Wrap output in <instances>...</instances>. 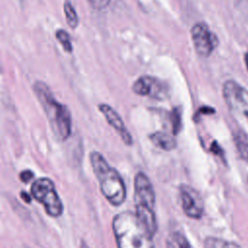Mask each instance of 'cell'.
Instances as JSON below:
<instances>
[{"label":"cell","mask_w":248,"mask_h":248,"mask_svg":"<svg viewBox=\"0 0 248 248\" xmlns=\"http://www.w3.org/2000/svg\"><path fill=\"white\" fill-rule=\"evenodd\" d=\"M34 93L42 105L53 134L60 140H66L72 133V116L67 106L59 103L46 83L37 80L33 85Z\"/></svg>","instance_id":"cell-1"},{"label":"cell","mask_w":248,"mask_h":248,"mask_svg":"<svg viewBox=\"0 0 248 248\" xmlns=\"http://www.w3.org/2000/svg\"><path fill=\"white\" fill-rule=\"evenodd\" d=\"M112 229L118 248H154L152 235L136 213L125 211L117 214Z\"/></svg>","instance_id":"cell-2"},{"label":"cell","mask_w":248,"mask_h":248,"mask_svg":"<svg viewBox=\"0 0 248 248\" xmlns=\"http://www.w3.org/2000/svg\"><path fill=\"white\" fill-rule=\"evenodd\" d=\"M90 162L106 199L113 205L123 203L126 198V188L118 171L110 167L103 155L97 151L91 152Z\"/></svg>","instance_id":"cell-3"},{"label":"cell","mask_w":248,"mask_h":248,"mask_svg":"<svg viewBox=\"0 0 248 248\" xmlns=\"http://www.w3.org/2000/svg\"><path fill=\"white\" fill-rule=\"evenodd\" d=\"M136 215L153 236L157 232V221L154 213L155 192L149 178L139 172L135 177Z\"/></svg>","instance_id":"cell-4"},{"label":"cell","mask_w":248,"mask_h":248,"mask_svg":"<svg viewBox=\"0 0 248 248\" xmlns=\"http://www.w3.org/2000/svg\"><path fill=\"white\" fill-rule=\"evenodd\" d=\"M32 196L44 204L46 213L52 217L62 214L63 204L52 181L46 177L39 178L31 186Z\"/></svg>","instance_id":"cell-5"},{"label":"cell","mask_w":248,"mask_h":248,"mask_svg":"<svg viewBox=\"0 0 248 248\" xmlns=\"http://www.w3.org/2000/svg\"><path fill=\"white\" fill-rule=\"evenodd\" d=\"M191 37L197 53L207 57L218 46V38L203 22L196 23L191 29Z\"/></svg>","instance_id":"cell-6"},{"label":"cell","mask_w":248,"mask_h":248,"mask_svg":"<svg viewBox=\"0 0 248 248\" xmlns=\"http://www.w3.org/2000/svg\"><path fill=\"white\" fill-rule=\"evenodd\" d=\"M223 96L233 111H248V91L234 80H227L223 85Z\"/></svg>","instance_id":"cell-7"},{"label":"cell","mask_w":248,"mask_h":248,"mask_svg":"<svg viewBox=\"0 0 248 248\" xmlns=\"http://www.w3.org/2000/svg\"><path fill=\"white\" fill-rule=\"evenodd\" d=\"M133 91L140 96H148L157 100L167 98L169 88L162 80L148 76H143L138 78L133 86Z\"/></svg>","instance_id":"cell-8"},{"label":"cell","mask_w":248,"mask_h":248,"mask_svg":"<svg viewBox=\"0 0 248 248\" xmlns=\"http://www.w3.org/2000/svg\"><path fill=\"white\" fill-rule=\"evenodd\" d=\"M180 201L184 213L193 219H199L202 215L203 205L200 195L188 185L180 187Z\"/></svg>","instance_id":"cell-9"},{"label":"cell","mask_w":248,"mask_h":248,"mask_svg":"<svg viewBox=\"0 0 248 248\" xmlns=\"http://www.w3.org/2000/svg\"><path fill=\"white\" fill-rule=\"evenodd\" d=\"M99 109L103 113V115L106 117L109 125L121 137L124 143L127 145H131L133 143L132 136L129 133V131L126 129L121 116L116 112V110L112 108L110 106H108V104H101L99 106Z\"/></svg>","instance_id":"cell-10"},{"label":"cell","mask_w":248,"mask_h":248,"mask_svg":"<svg viewBox=\"0 0 248 248\" xmlns=\"http://www.w3.org/2000/svg\"><path fill=\"white\" fill-rule=\"evenodd\" d=\"M149 139L154 145L166 151H170L176 147L174 138L165 132H155L149 136Z\"/></svg>","instance_id":"cell-11"},{"label":"cell","mask_w":248,"mask_h":248,"mask_svg":"<svg viewBox=\"0 0 248 248\" xmlns=\"http://www.w3.org/2000/svg\"><path fill=\"white\" fill-rule=\"evenodd\" d=\"M167 248H193L187 238L178 232L170 233L166 241Z\"/></svg>","instance_id":"cell-12"},{"label":"cell","mask_w":248,"mask_h":248,"mask_svg":"<svg viewBox=\"0 0 248 248\" xmlns=\"http://www.w3.org/2000/svg\"><path fill=\"white\" fill-rule=\"evenodd\" d=\"M233 140L240 157L248 162V136L244 132L238 131L234 134Z\"/></svg>","instance_id":"cell-13"},{"label":"cell","mask_w":248,"mask_h":248,"mask_svg":"<svg viewBox=\"0 0 248 248\" xmlns=\"http://www.w3.org/2000/svg\"><path fill=\"white\" fill-rule=\"evenodd\" d=\"M64 14H65L67 24L70 26V28L72 29L77 28L78 25V17L74 6L69 0H66L64 2Z\"/></svg>","instance_id":"cell-14"},{"label":"cell","mask_w":248,"mask_h":248,"mask_svg":"<svg viewBox=\"0 0 248 248\" xmlns=\"http://www.w3.org/2000/svg\"><path fill=\"white\" fill-rule=\"evenodd\" d=\"M205 245L207 248H241L235 242L214 237L207 238L205 240Z\"/></svg>","instance_id":"cell-15"},{"label":"cell","mask_w":248,"mask_h":248,"mask_svg":"<svg viewBox=\"0 0 248 248\" xmlns=\"http://www.w3.org/2000/svg\"><path fill=\"white\" fill-rule=\"evenodd\" d=\"M170 124L172 129V134L177 135L181 129V112L178 108H174L170 111Z\"/></svg>","instance_id":"cell-16"},{"label":"cell","mask_w":248,"mask_h":248,"mask_svg":"<svg viewBox=\"0 0 248 248\" xmlns=\"http://www.w3.org/2000/svg\"><path fill=\"white\" fill-rule=\"evenodd\" d=\"M56 39L60 42V44L63 46L65 51H67L69 53L72 52L73 46H72V43H71V38L65 30H63V29L57 30L56 31Z\"/></svg>","instance_id":"cell-17"},{"label":"cell","mask_w":248,"mask_h":248,"mask_svg":"<svg viewBox=\"0 0 248 248\" xmlns=\"http://www.w3.org/2000/svg\"><path fill=\"white\" fill-rule=\"evenodd\" d=\"M88 3L96 10H104L107 8L110 2V0H87Z\"/></svg>","instance_id":"cell-18"},{"label":"cell","mask_w":248,"mask_h":248,"mask_svg":"<svg viewBox=\"0 0 248 248\" xmlns=\"http://www.w3.org/2000/svg\"><path fill=\"white\" fill-rule=\"evenodd\" d=\"M33 176H34V173H33L31 170H23V171H21L20 174H19V177H20L21 181H23V182H28V181H30V180L33 178Z\"/></svg>","instance_id":"cell-19"},{"label":"cell","mask_w":248,"mask_h":248,"mask_svg":"<svg viewBox=\"0 0 248 248\" xmlns=\"http://www.w3.org/2000/svg\"><path fill=\"white\" fill-rule=\"evenodd\" d=\"M210 150H211L213 153H215V154H217V155H220V156H222V154H223L222 149L220 148V146L218 145V143H217V142H215V141L211 144Z\"/></svg>","instance_id":"cell-20"},{"label":"cell","mask_w":248,"mask_h":248,"mask_svg":"<svg viewBox=\"0 0 248 248\" xmlns=\"http://www.w3.org/2000/svg\"><path fill=\"white\" fill-rule=\"evenodd\" d=\"M20 196H21V199H22L25 202H31V197H30L29 194H27V193H25V192H21Z\"/></svg>","instance_id":"cell-21"},{"label":"cell","mask_w":248,"mask_h":248,"mask_svg":"<svg viewBox=\"0 0 248 248\" xmlns=\"http://www.w3.org/2000/svg\"><path fill=\"white\" fill-rule=\"evenodd\" d=\"M80 248H89V247L87 246V244L84 241H81L80 242Z\"/></svg>","instance_id":"cell-22"},{"label":"cell","mask_w":248,"mask_h":248,"mask_svg":"<svg viewBox=\"0 0 248 248\" xmlns=\"http://www.w3.org/2000/svg\"><path fill=\"white\" fill-rule=\"evenodd\" d=\"M245 63H246L247 70H248V51H247V52H246V54H245Z\"/></svg>","instance_id":"cell-23"},{"label":"cell","mask_w":248,"mask_h":248,"mask_svg":"<svg viewBox=\"0 0 248 248\" xmlns=\"http://www.w3.org/2000/svg\"><path fill=\"white\" fill-rule=\"evenodd\" d=\"M244 114H245V116H246V117H247V118H248V111H247V112H245V113H244Z\"/></svg>","instance_id":"cell-24"}]
</instances>
